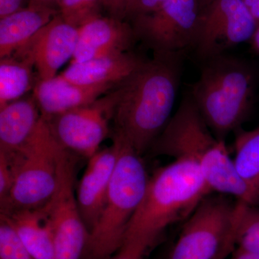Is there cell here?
<instances>
[{
	"label": "cell",
	"instance_id": "cell-24",
	"mask_svg": "<svg viewBox=\"0 0 259 259\" xmlns=\"http://www.w3.org/2000/svg\"><path fill=\"white\" fill-rule=\"evenodd\" d=\"M0 259H35L25 248L14 228L0 214Z\"/></svg>",
	"mask_w": 259,
	"mask_h": 259
},
{
	"label": "cell",
	"instance_id": "cell-37",
	"mask_svg": "<svg viewBox=\"0 0 259 259\" xmlns=\"http://www.w3.org/2000/svg\"><path fill=\"white\" fill-rule=\"evenodd\" d=\"M85 259H90V258H85Z\"/></svg>",
	"mask_w": 259,
	"mask_h": 259
},
{
	"label": "cell",
	"instance_id": "cell-18",
	"mask_svg": "<svg viewBox=\"0 0 259 259\" xmlns=\"http://www.w3.org/2000/svg\"><path fill=\"white\" fill-rule=\"evenodd\" d=\"M59 14L56 8L28 4L0 18V59L15 54Z\"/></svg>",
	"mask_w": 259,
	"mask_h": 259
},
{
	"label": "cell",
	"instance_id": "cell-7",
	"mask_svg": "<svg viewBox=\"0 0 259 259\" xmlns=\"http://www.w3.org/2000/svg\"><path fill=\"white\" fill-rule=\"evenodd\" d=\"M242 202L209 194L186 220L168 259H226L236 249Z\"/></svg>",
	"mask_w": 259,
	"mask_h": 259
},
{
	"label": "cell",
	"instance_id": "cell-23",
	"mask_svg": "<svg viewBox=\"0 0 259 259\" xmlns=\"http://www.w3.org/2000/svg\"><path fill=\"white\" fill-rule=\"evenodd\" d=\"M59 15L65 22L79 29L102 16L103 0H60Z\"/></svg>",
	"mask_w": 259,
	"mask_h": 259
},
{
	"label": "cell",
	"instance_id": "cell-5",
	"mask_svg": "<svg viewBox=\"0 0 259 259\" xmlns=\"http://www.w3.org/2000/svg\"><path fill=\"white\" fill-rule=\"evenodd\" d=\"M113 142L117 162L101 214L90 233L85 258L107 259L118 250L149 180L142 155L118 135L114 134Z\"/></svg>",
	"mask_w": 259,
	"mask_h": 259
},
{
	"label": "cell",
	"instance_id": "cell-4",
	"mask_svg": "<svg viewBox=\"0 0 259 259\" xmlns=\"http://www.w3.org/2000/svg\"><path fill=\"white\" fill-rule=\"evenodd\" d=\"M212 193L197 164L186 158L174 159L149 177L144 199L125 238L137 235L161 238L168 227L188 219Z\"/></svg>",
	"mask_w": 259,
	"mask_h": 259
},
{
	"label": "cell",
	"instance_id": "cell-28",
	"mask_svg": "<svg viewBox=\"0 0 259 259\" xmlns=\"http://www.w3.org/2000/svg\"><path fill=\"white\" fill-rule=\"evenodd\" d=\"M127 1L128 0H103L104 8L108 12L110 16L125 20V10Z\"/></svg>",
	"mask_w": 259,
	"mask_h": 259
},
{
	"label": "cell",
	"instance_id": "cell-6",
	"mask_svg": "<svg viewBox=\"0 0 259 259\" xmlns=\"http://www.w3.org/2000/svg\"><path fill=\"white\" fill-rule=\"evenodd\" d=\"M64 149L42 116L20 151L9 156L0 152L9 162L14 176L9 196L0 204L1 214L40 208L50 201L57 187L59 158Z\"/></svg>",
	"mask_w": 259,
	"mask_h": 259
},
{
	"label": "cell",
	"instance_id": "cell-8",
	"mask_svg": "<svg viewBox=\"0 0 259 259\" xmlns=\"http://www.w3.org/2000/svg\"><path fill=\"white\" fill-rule=\"evenodd\" d=\"M76 163L72 153L64 148L59 158L57 187L46 204L54 228L56 259L83 258L90 238L75 192Z\"/></svg>",
	"mask_w": 259,
	"mask_h": 259
},
{
	"label": "cell",
	"instance_id": "cell-20",
	"mask_svg": "<svg viewBox=\"0 0 259 259\" xmlns=\"http://www.w3.org/2000/svg\"><path fill=\"white\" fill-rule=\"evenodd\" d=\"M33 65L15 55L0 59V107L20 100L34 88Z\"/></svg>",
	"mask_w": 259,
	"mask_h": 259
},
{
	"label": "cell",
	"instance_id": "cell-3",
	"mask_svg": "<svg viewBox=\"0 0 259 259\" xmlns=\"http://www.w3.org/2000/svg\"><path fill=\"white\" fill-rule=\"evenodd\" d=\"M190 94L212 134L225 141L248 118L255 94V75L245 61L227 54L202 61Z\"/></svg>",
	"mask_w": 259,
	"mask_h": 259
},
{
	"label": "cell",
	"instance_id": "cell-15",
	"mask_svg": "<svg viewBox=\"0 0 259 259\" xmlns=\"http://www.w3.org/2000/svg\"><path fill=\"white\" fill-rule=\"evenodd\" d=\"M117 86L113 84L83 85L71 82L60 74L52 79L37 80L33 96L44 118L96 101Z\"/></svg>",
	"mask_w": 259,
	"mask_h": 259
},
{
	"label": "cell",
	"instance_id": "cell-26",
	"mask_svg": "<svg viewBox=\"0 0 259 259\" xmlns=\"http://www.w3.org/2000/svg\"><path fill=\"white\" fill-rule=\"evenodd\" d=\"M166 0H128L125 10V20H134L156 11Z\"/></svg>",
	"mask_w": 259,
	"mask_h": 259
},
{
	"label": "cell",
	"instance_id": "cell-13",
	"mask_svg": "<svg viewBox=\"0 0 259 259\" xmlns=\"http://www.w3.org/2000/svg\"><path fill=\"white\" fill-rule=\"evenodd\" d=\"M136 41L132 25L114 17H99L79 28L71 64L127 52Z\"/></svg>",
	"mask_w": 259,
	"mask_h": 259
},
{
	"label": "cell",
	"instance_id": "cell-11",
	"mask_svg": "<svg viewBox=\"0 0 259 259\" xmlns=\"http://www.w3.org/2000/svg\"><path fill=\"white\" fill-rule=\"evenodd\" d=\"M258 25L242 0H212L199 15L193 49L204 61L250 40Z\"/></svg>",
	"mask_w": 259,
	"mask_h": 259
},
{
	"label": "cell",
	"instance_id": "cell-14",
	"mask_svg": "<svg viewBox=\"0 0 259 259\" xmlns=\"http://www.w3.org/2000/svg\"><path fill=\"white\" fill-rule=\"evenodd\" d=\"M117 148L100 149L88 158V165L78 184L76 195L84 224L91 232L98 221L117 162Z\"/></svg>",
	"mask_w": 259,
	"mask_h": 259
},
{
	"label": "cell",
	"instance_id": "cell-12",
	"mask_svg": "<svg viewBox=\"0 0 259 259\" xmlns=\"http://www.w3.org/2000/svg\"><path fill=\"white\" fill-rule=\"evenodd\" d=\"M78 35L79 29L65 22L59 14L13 55L30 61L38 80L52 79L61 66L72 59Z\"/></svg>",
	"mask_w": 259,
	"mask_h": 259
},
{
	"label": "cell",
	"instance_id": "cell-2",
	"mask_svg": "<svg viewBox=\"0 0 259 259\" xmlns=\"http://www.w3.org/2000/svg\"><path fill=\"white\" fill-rule=\"evenodd\" d=\"M149 150L153 156L194 161L212 193L259 206V192L240 176L226 142L212 134L190 94L184 97Z\"/></svg>",
	"mask_w": 259,
	"mask_h": 259
},
{
	"label": "cell",
	"instance_id": "cell-16",
	"mask_svg": "<svg viewBox=\"0 0 259 259\" xmlns=\"http://www.w3.org/2000/svg\"><path fill=\"white\" fill-rule=\"evenodd\" d=\"M144 59L127 51L71 64L60 75L79 84L118 86L136 71Z\"/></svg>",
	"mask_w": 259,
	"mask_h": 259
},
{
	"label": "cell",
	"instance_id": "cell-35",
	"mask_svg": "<svg viewBox=\"0 0 259 259\" xmlns=\"http://www.w3.org/2000/svg\"><path fill=\"white\" fill-rule=\"evenodd\" d=\"M197 1H198L201 10L204 9L209 4V0H197Z\"/></svg>",
	"mask_w": 259,
	"mask_h": 259
},
{
	"label": "cell",
	"instance_id": "cell-31",
	"mask_svg": "<svg viewBox=\"0 0 259 259\" xmlns=\"http://www.w3.org/2000/svg\"><path fill=\"white\" fill-rule=\"evenodd\" d=\"M59 1L60 0H28V4L44 5L59 10Z\"/></svg>",
	"mask_w": 259,
	"mask_h": 259
},
{
	"label": "cell",
	"instance_id": "cell-27",
	"mask_svg": "<svg viewBox=\"0 0 259 259\" xmlns=\"http://www.w3.org/2000/svg\"><path fill=\"white\" fill-rule=\"evenodd\" d=\"M14 176L9 162L3 153H0V204L9 196Z\"/></svg>",
	"mask_w": 259,
	"mask_h": 259
},
{
	"label": "cell",
	"instance_id": "cell-10",
	"mask_svg": "<svg viewBox=\"0 0 259 259\" xmlns=\"http://www.w3.org/2000/svg\"><path fill=\"white\" fill-rule=\"evenodd\" d=\"M118 96L117 87L96 101L45 119L62 147L90 158L110 134Z\"/></svg>",
	"mask_w": 259,
	"mask_h": 259
},
{
	"label": "cell",
	"instance_id": "cell-36",
	"mask_svg": "<svg viewBox=\"0 0 259 259\" xmlns=\"http://www.w3.org/2000/svg\"><path fill=\"white\" fill-rule=\"evenodd\" d=\"M212 0H209V3H211V2H212ZM209 4H208V5H209Z\"/></svg>",
	"mask_w": 259,
	"mask_h": 259
},
{
	"label": "cell",
	"instance_id": "cell-9",
	"mask_svg": "<svg viewBox=\"0 0 259 259\" xmlns=\"http://www.w3.org/2000/svg\"><path fill=\"white\" fill-rule=\"evenodd\" d=\"M200 7L197 0H166L149 15L131 20L136 40L153 53L193 49Z\"/></svg>",
	"mask_w": 259,
	"mask_h": 259
},
{
	"label": "cell",
	"instance_id": "cell-17",
	"mask_svg": "<svg viewBox=\"0 0 259 259\" xmlns=\"http://www.w3.org/2000/svg\"><path fill=\"white\" fill-rule=\"evenodd\" d=\"M41 112L33 95L0 107V152H18L37 129Z\"/></svg>",
	"mask_w": 259,
	"mask_h": 259
},
{
	"label": "cell",
	"instance_id": "cell-1",
	"mask_svg": "<svg viewBox=\"0 0 259 259\" xmlns=\"http://www.w3.org/2000/svg\"><path fill=\"white\" fill-rule=\"evenodd\" d=\"M184 51L153 53L117 86L115 132L142 155L171 119L184 69Z\"/></svg>",
	"mask_w": 259,
	"mask_h": 259
},
{
	"label": "cell",
	"instance_id": "cell-32",
	"mask_svg": "<svg viewBox=\"0 0 259 259\" xmlns=\"http://www.w3.org/2000/svg\"><path fill=\"white\" fill-rule=\"evenodd\" d=\"M250 41L253 50L259 54V25L257 27L253 37L250 39Z\"/></svg>",
	"mask_w": 259,
	"mask_h": 259
},
{
	"label": "cell",
	"instance_id": "cell-34",
	"mask_svg": "<svg viewBox=\"0 0 259 259\" xmlns=\"http://www.w3.org/2000/svg\"><path fill=\"white\" fill-rule=\"evenodd\" d=\"M242 1L243 2L245 6L250 10L253 5L258 3V0H242Z\"/></svg>",
	"mask_w": 259,
	"mask_h": 259
},
{
	"label": "cell",
	"instance_id": "cell-25",
	"mask_svg": "<svg viewBox=\"0 0 259 259\" xmlns=\"http://www.w3.org/2000/svg\"><path fill=\"white\" fill-rule=\"evenodd\" d=\"M159 238L147 235L125 237L118 250L107 259H146Z\"/></svg>",
	"mask_w": 259,
	"mask_h": 259
},
{
	"label": "cell",
	"instance_id": "cell-29",
	"mask_svg": "<svg viewBox=\"0 0 259 259\" xmlns=\"http://www.w3.org/2000/svg\"><path fill=\"white\" fill-rule=\"evenodd\" d=\"M28 0H0V18L25 8Z\"/></svg>",
	"mask_w": 259,
	"mask_h": 259
},
{
	"label": "cell",
	"instance_id": "cell-22",
	"mask_svg": "<svg viewBox=\"0 0 259 259\" xmlns=\"http://www.w3.org/2000/svg\"><path fill=\"white\" fill-rule=\"evenodd\" d=\"M236 248L259 253V206L242 202L237 223Z\"/></svg>",
	"mask_w": 259,
	"mask_h": 259
},
{
	"label": "cell",
	"instance_id": "cell-19",
	"mask_svg": "<svg viewBox=\"0 0 259 259\" xmlns=\"http://www.w3.org/2000/svg\"><path fill=\"white\" fill-rule=\"evenodd\" d=\"M4 216L35 259H56L54 228L47 207L20 209Z\"/></svg>",
	"mask_w": 259,
	"mask_h": 259
},
{
	"label": "cell",
	"instance_id": "cell-30",
	"mask_svg": "<svg viewBox=\"0 0 259 259\" xmlns=\"http://www.w3.org/2000/svg\"><path fill=\"white\" fill-rule=\"evenodd\" d=\"M231 259H259V253H250L240 249H235Z\"/></svg>",
	"mask_w": 259,
	"mask_h": 259
},
{
	"label": "cell",
	"instance_id": "cell-21",
	"mask_svg": "<svg viewBox=\"0 0 259 259\" xmlns=\"http://www.w3.org/2000/svg\"><path fill=\"white\" fill-rule=\"evenodd\" d=\"M235 166L243 180L259 192V126L235 133Z\"/></svg>",
	"mask_w": 259,
	"mask_h": 259
},
{
	"label": "cell",
	"instance_id": "cell-33",
	"mask_svg": "<svg viewBox=\"0 0 259 259\" xmlns=\"http://www.w3.org/2000/svg\"><path fill=\"white\" fill-rule=\"evenodd\" d=\"M252 16L254 18L255 22H256L258 26L259 25V0L256 4L253 5L249 10Z\"/></svg>",
	"mask_w": 259,
	"mask_h": 259
}]
</instances>
